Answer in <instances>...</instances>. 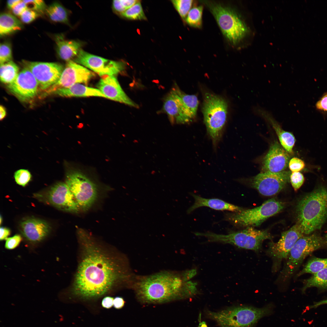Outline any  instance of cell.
I'll use <instances>...</instances> for the list:
<instances>
[{
	"label": "cell",
	"instance_id": "4316f807",
	"mask_svg": "<svg viewBox=\"0 0 327 327\" xmlns=\"http://www.w3.org/2000/svg\"><path fill=\"white\" fill-rule=\"evenodd\" d=\"M45 12L53 21L68 24V12L62 5L58 2H54L46 7Z\"/></svg>",
	"mask_w": 327,
	"mask_h": 327
},
{
	"label": "cell",
	"instance_id": "44dd1931",
	"mask_svg": "<svg viewBox=\"0 0 327 327\" xmlns=\"http://www.w3.org/2000/svg\"><path fill=\"white\" fill-rule=\"evenodd\" d=\"M20 230L29 241L40 242L49 234L51 227L46 221L38 219L29 217L22 220L20 223Z\"/></svg>",
	"mask_w": 327,
	"mask_h": 327
},
{
	"label": "cell",
	"instance_id": "8fae6325",
	"mask_svg": "<svg viewBox=\"0 0 327 327\" xmlns=\"http://www.w3.org/2000/svg\"><path fill=\"white\" fill-rule=\"evenodd\" d=\"M303 235L296 223L289 230L282 232L278 242L270 243L266 253L272 260V269L274 271L279 268L283 260L287 259L293 246Z\"/></svg>",
	"mask_w": 327,
	"mask_h": 327
},
{
	"label": "cell",
	"instance_id": "d6986e66",
	"mask_svg": "<svg viewBox=\"0 0 327 327\" xmlns=\"http://www.w3.org/2000/svg\"><path fill=\"white\" fill-rule=\"evenodd\" d=\"M97 87L105 98L131 106L138 107L124 92L115 76H102L97 84Z\"/></svg>",
	"mask_w": 327,
	"mask_h": 327
},
{
	"label": "cell",
	"instance_id": "6da1fadb",
	"mask_svg": "<svg viewBox=\"0 0 327 327\" xmlns=\"http://www.w3.org/2000/svg\"><path fill=\"white\" fill-rule=\"evenodd\" d=\"M77 235L81 257L72 288L73 295L94 299L116 287L132 284L135 278L126 259L109 252L85 230L78 229Z\"/></svg>",
	"mask_w": 327,
	"mask_h": 327
},
{
	"label": "cell",
	"instance_id": "ffe728a7",
	"mask_svg": "<svg viewBox=\"0 0 327 327\" xmlns=\"http://www.w3.org/2000/svg\"><path fill=\"white\" fill-rule=\"evenodd\" d=\"M290 159L289 154L279 143L276 141L271 146L264 157L262 168L264 172H281L287 167Z\"/></svg>",
	"mask_w": 327,
	"mask_h": 327
},
{
	"label": "cell",
	"instance_id": "681fc988",
	"mask_svg": "<svg viewBox=\"0 0 327 327\" xmlns=\"http://www.w3.org/2000/svg\"><path fill=\"white\" fill-rule=\"evenodd\" d=\"M325 304H327V299L314 303L313 305L310 306L309 308L310 309L315 308Z\"/></svg>",
	"mask_w": 327,
	"mask_h": 327
},
{
	"label": "cell",
	"instance_id": "277c9868",
	"mask_svg": "<svg viewBox=\"0 0 327 327\" xmlns=\"http://www.w3.org/2000/svg\"><path fill=\"white\" fill-rule=\"evenodd\" d=\"M273 308L271 304L261 308L238 306L217 312L208 311L207 315L220 327H253L260 319L271 314Z\"/></svg>",
	"mask_w": 327,
	"mask_h": 327
},
{
	"label": "cell",
	"instance_id": "8992f818",
	"mask_svg": "<svg viewBox=\"0 0 327 327\" xmlns=\"http://www.w3.org/2000/svg\"><path fill=\"white\" fill-rule=\"evenodd\" d=\"M227 104L225 100L210 93L205 94L203 106L204 121L213 144L220 140L227 117Z\"/></svg>",
	"mask_w": 327,
	"mask_h": 327
},
{
	"label": "cell",
	"instance_id": "9a60e30c",
	"mask_svg": "<svg viewBox=\"0 0 327 327\" xmlns=\"http://www.w3.org/2000/svg\"><path fill=\"white\" fill-rule=\"evenodd\" d=\"M291 174L290 172L286 171L277 173L261 172L253 177L251 185L262 195L272 196L284 187L290 180Z\"/></svg>",
	"mask_w": 327,
	"mask_h": 327
},
{
	"label": "cell",
	"instance_id": "f907efd6",
	"mask_svg": "<svg viewBox=\"0 0 327 327\" xmlns=\"http://www.w3.org/2000/svg\"><path fill=\"white\" fill-rule=\"evenodd\" d=\"M0 114L1 120H3L6 116V112L5 107L2 105L0 106Z\"/></svg>",
	"mask_w": 327,
	"mask_h": 327
},
{
	"label": "cell",
	"instance_id": "c3c4849f",
	"mask_svg": "<svg viewBox=\"0 0 327 327\" xmlns=\"http://www.w3.org/2000/svg\"><path fill=\"white\" fill-rule=\"evenodd\" d=\"M21 0H9L7 1V5L8 8L12 9Z\"/></svg>",
	"mask_w": 327,
	"mask_h": 327
},
{
	"label": "cell",
	"instance_id": "8d00e7d4",
	"mask_svg": "<svg viewBox=\"0 0 327 327\" xmlns=\"http://www.w3.org/2000/svg\"><path fill=\"white\" fill-rule=\"evenodd\" d=\"M12 58V50L10 44L7 42L1 43L0 45V64L11 61Z\"/></svg>",
	"mask_w": 327,
	"mask_h": 327
},
{
	"label": "cell",
	"instance_id": "484cf974",
	"mask_svg": "<svg viewBox=\"0 0 327 327\" xmlns=\"http://www.w3.org/2000/svg\"><path fill=\"white\" fill-rule=\"evenodd\" d=\"M21 22L14 15L2 13L0 16V35L4 36L21 30Z\"/></svg>",
	"mask_w": 327,
	"mask_h": 327
},
{
	"label": "cell",
	"instance_id": "f546056e",
	"mask_svg": "<svg viewBox=\"0 0 327 327\" xmlns=\"http://www.w3.org/2000/svg\"><path fill=\"white\" fill-rule=\"evenodd\" d=\"M327 268V258L313 257L309 259L302 269L297 274V276L304 274H315Z\"/></svg>",
	"mask_w": 327,
	"mask_h": 327
},
{
	"label": "cell",
	"instance_id": "7bdbcfd3",
	"mask_svg": "<svg viewBox=\"0 0 327 327\" xmlns=\"http://www.w3.org/2000/svg\"><path fill=\"white\" fill-rule=\"evenodd\" d=\"M27 8L23 0H21L12 9L14 14L20 16L22 12Z\"/></svg>",
	"mask_w": 327,
	"mask_h": 327
},
{
	"label": "cell",
	"instance_id": "f35d334b",
	"mask_svg": "<svg viewBox=\"0 0 327 327\" xmlns=\"http://www.w3.org/2000/svg\"><path fill=\"white\" fill-rule=\"evenodd\" d=\"M290 180L294 189L296 191L302 185L305 178L303 175L299 172H292L290 175Z\"/></svg>",
	"mask_w": 327,
	"mask_h": 327
},
{
	"label": "cell",
	"instance_id": "e0dca14e",
	"mask_svg": "<svg viewBox=\"0 0 327 327\" xmlns=\"http://www.w3.org/2000/svg\"><path fill=\"white\" fill-rule=\"evenodd\" d=\"M47 198L51 205L61 210L74 213L81 211L65 183L59 182L53 185L48 191Z\"/></svg>",
	"mask_w": 327,
	"mask_h": 327
},
{
	"label": "cell",
	"instance_id": "7dc6e473",
	"mask_svg": "<svg viewBox=\"0 0 327 327\" xmlns=\"http://www.w3.org/2000/svg\"><path fill=\"white\" fill-rule=\"evenodd\" d=\"M0 231L1 240L6 239L10 233V230L8 228L3 227H0Z\"/></svg>",
	"mask_w": 327,
	"mask_h": 327
},
{
	"label": "cell",
	"instance_id": "f5cc1de1",
	"mask_svg": "<svg viewBox=\"0 0 327 327\" xmlns=\"http://www.w3.org/2000/svg\"><path fill=\"white\" fill-rule=\"evenodd\" d=\"M324 243L327 244V234H325L324 239Z\"/></svg>",
	"mask_w": 327,
	"mask_h": 327
},
{
	"label": "cell",
	"instance_id": "603a6c76",
	"mask_svg": "<svg viewBox=\"0 0 327 327\" xmlns=\"http://www.w3.org/2000/svg\"><path fill=\"white\" fill-rule=\"evenodd\" d=\"M194 202L193 204L187 210V213H190L198 208L206 206L218 210H228L233 212H237L242 210V208L233 204L217 198L207 199L192 193Z\"/></svg>",
	"mask_w": 327,
	"mask_h": 327
},
{
	"label": "cell",
	"instance_id": "60d3db41",
	"mask_svg": "<svg viewBox=\"0 0 327 327\" xmlns=\"http://www.w3.org/2000/svg\"><path fill=\"white\" fill-rule=\"evenodd\" d=\"M289 166L292 172H298L302 170L305 167L304 161L297 157H293L289 161Z\"/></svg>",
	"mask_w": 327,
	"mask_h": 327
},
{
	"label": "cell",
	"instance_id": "e575fe53",
	"mask_svg": "<svg viewBox=\"0 0 327 327\" xmlns=\"http://www.w3.org/2000/svg\"><path fill=\"white\" fill-rule=\"evenodd\" d=\"M14 177L17 184L25 187L31 180V175L28 170L21 169L15 173Z\"/></svg>",
	"mask_w": 327,
	"mask_h": 327
},
{
	"label": "cell",
	"instance_id": "816d5d0a",
	"mask_svg": "<svg viewBox=\"0 0 327 327\" xmlns=\"http://www.w3.org/2000/svg\"><path fill=\"white\" fill-rule=\"evenodd\" d=\"M198 327H208L206 323L203 321L201 322L199 324Z\"/></svg>",
	"mask_w": 327,
	"mask_h": 327
},
{
	"label": "cell",
	"instance_id": "d590c367",
	"mask_svg": "<svg viewBox=\"0 0 327 327\" xmlns=\"http://www.w3.org/2000/svg\"><path fill=\"white\" fill-rule=\"evenodd\" d=\"M139 0H117L113 1V8L116 12L121 14L131 7Z\"/></svg>",
	"mask_w": 327,
	"mask_h": 327
},
{
	"label": "cell",
	"instance_id": "db71d44e",
	"mask_svg": "<svg viewBox=\"0 0 327 327\" xmlns=\"http://www.w3.org/2000/svg\"><path fill=\"white\" fill-rule=\"evenodd\" d=\"M2 218L1 216V217H0V224H1L2 223Z\"/></svg>",
	"mask_w": 327,
	"mask_h": 327
},
{
	"label": "cell",
	"instance_id": "4dcf8cb0",
	"mask_svg": "<svg viewBox=\"0 0 327 327\" xmlns=\"http://www.w3.org/2000/svg\"><path fill=\"white\" fill-rule=\"evenodd\" d=\"M173 89L181 98L193 118L196 116L199 103L197 96L194 95L186 94L180 90L177 86Z\"/></svg>",
	"mask_w": 327,
	"mask_h": 327
},
{
	"label": "cell",
	"instance_id": "d6a6232c",
	"mask_svg": "<svg viewBox=\"0 0 327 327\" xmlns=\"http://www.w3.org/2000/svg\"><path fill=\"white\" fill-rule=\"evenodd\" d=\"M121 14L123 17L130 20L147 19L140 1Z\"/></svg>",
	"mask_w": 327,
	"mask_h": 327
},
{
	"label": "cell",
	"instance_id": "52a82bcc",
	"mask_svg": "<svg viewBox=\"0 0 327 327\" xmlns=\"http://www.w3.org/2000/svg\"><path fill=\"white\" fill-rule=\"evenodd\" d=\"M324 243V239L315 234L299 239L290 251L276 282H283L288 280L304 259Z\"/></svg>",
	"mask_w": 327,
	"mask_h": 327
},
{
	"label": "cell",
	"instance_id": "ac0fdd59",
	"mask_svg": "<svg viewBox=\"0 0 327 327\" xmlns=\"http://www.w3.org/2000/svg\"><path fill=\"white\" fill-rule=\"evenodd\" d=\"M163 109L172 124H184L193 119L181 98L173 89L165 98Z\"/></svg>",
	"mask_w": 327,
	"mask_h": 327
},
{
	"label": "cell",
	"instance_id": "bcb514c9",
	"mask_svg": "<svg viewBox=\"0 0 327 327\" xmlns=\"http://www.w3.org/2000/svg\"><path fill=\"white\" fill-rule=\"evenodd\" d=\"M125 301L123 298L121 297H116L114 299L113 306L117 309L122 308L124 306Z\"/></svg>",
	"mask_w": 327,
	"mask_h": 327
},
{
	"label": "cell",
	"instance_id": "9c48e42d",
	"mask_svg": "<svg viewBox=\"0 0 327 327\" xmlns=\"http://www.w3.org/2000/svg\"><path fill=\"white\" fill-rule=\"evenodd\" d=\"M65 183L81 211L88 210L98 198L99 190L97 185L80 171L72 169L68 171Z\"/></svg>",
	"mask_w": 327,
	"mask_h": 327
},
{
	"label": "cell",
	"instance_id": "b9f144b4",
	"mask_svg": "<svg viewBox=\"0 0 327 327\" xmlns=\"http://www.w3.org/2000/svg\"><path fill=\"white\" fill-rule=\"evenodd\" d=\"M5 244V248L8 249H12L16 247L21 240V236L16 234L12 237L7 238Z\"/></svg>",
	"mask_w": 327,
	"mask_h": 327
},
{
	"label": "cell",
	"instance_id": "ba28073f",
	"mask_svg": "<svg viewBox=\"0 0 327 327\" xmlns=\"http://www.w3.org/2000/svg\"><path fill=\"white\" fill-rule=\"evenodd\" d=\"M284 204L275 198L267 200L261 206L252 209L226 214L225 220L235 226H256L281 211Z\"/></svg>",
	"mask_w": 327,
	"mask_h": 327
},
{
	"label": "cell",
	"instance_id": "7c38bea8",
	"mask_svg": "<svg viewBox=\"0 0 327 327\" xmlns=\"http://www.w3.org/2000/svg\"><path fill=\"white\" fill-rule=\"evenodd\" d=\"M73 61L89 68L101 77L117 75L123 71L126 65V63L123 61L106 59L89 53L82 49Z\"/></svg>",
	"mask_w": 327,
	"mask_h": 327
},
{
	"label": "cell",
	"instance_id": "4fadbf2b",
	"mask_svg": "<svg viewBox=\"0 0 327 327\" xmlns=\"http://www.w3.org/2000/svg\"><path fill=\"white\" fill-rule=\"evenodd\" d=\"M22 63L25 68L32 73L39 87L45 91L57 82L64 68L61 64L57 63L24 60Z\"/></svg>",
	"mask_w": 327,
	"mask_h": 327
},
{
	"label": "cell",
	"instance_id": "f1b7e54d",
	"mask_svg": "<svg viewBox=\"0 0 327 327\" xmlns=\"http://www.w3.org/2000/svg\"><path fill=\"white\" fill-rule=\"evenodd\" d=\"M314 287L322 289H327V268L306 280L302 291L304 292L308 288Z\"/></svg>",
	"mask_w": 327,
	"mask_h": 327
},
{
	"label": "cell",
	"instance_id": "2e32d148",
	"mask_svg": "<svg viewBox=\"0 0 327 327\" xmlns=\"http://www.w3.org/2000/svg\"><path fill=\"white\" fill-rule=\"evenodd\" d=\"M38 87L35 76L25 68L19 72L15 80L7 85L11 93L20 100L25 102L30 101L36 97Z\"/></svg>",
	"mask_w": 327,
	"mask_h": 327
},
{
	"label": "cell",
	"instance_id": "1f68e13d",
	"mask_svg": "<svg viewBox=\"0 0 327 327\" xmlns=\"http://www.w3.org/2000/svg\"><path fill=\"white\" fill-rule=\"evenodd\" d=\"M203 7L199 6L191 9L185 19L190 26L196 28H200L202 25Z\"/></svg>",
	"mask_w": 327,
	"mask_h": 327
},
{
	"label": "cell",
	"instance_id": "83f0119b",
	"mask_svg": "<svg viewBox=\"0 0 327 327\" xmlns=\"http://www.w3.org/2000/svg\"><path fill=\"white\" fill-rule=\"evenodd\" d=\"M19 73L18 67L12 61L0 64V78L3 83L8 85L12 83Z\"/></svg>",
	"mask_w": 327,
	"mask_h": 327
},
{
	"label": "cell",
	"instance_id": "74e56055",
	"mask_svg": "<svg viewBox=\"0 0 327 327\" xmlns=\"http://www.w3.org/2000/svg\"><path fill=\"white\" fill-rule=\"evenodd\" d=\"M27 8L36 12L42 13L45 12L46 8L44 1L42 0H23Z\"/></svg>",
	"mask_w": 327,
	"mask_h": 327
},
{
	"label": "cell",
	"instance_id": "ab89813d",
	"mask_svg": "<svg viewBox=\"0 0 327 327\" xmlns=\"http://www.w3.org/2000/svg\"><path fill=\"white\" fill-rule=\"evenodd\" d=\"M39 15L38 12L27 8L20 16L21 21L25 23H29L35 19Z\"/></svg>",
	"mask_w": 327,
	"mask_h": 327
},
{
	"label": "cell",
	"instance_id": "f6af8a7d",
	"mask_svg": "<svg viewBox=\"0 0 327 327\" xmlns=\"http://www.w3.org/2000/svg\"><path fill=\"white\" fill-rule=\"evenodd\" d=\"M114 300V298L111 296H107L104 297L102 301V306L107 309L111 308L113 306Z\"/></svg>",
	"mask_w": 327,
	"mask_h": 327
},
{
	"label": "cell",
	"instance_id": "ee69618b",
	"mask_svg": "<svg viewBox=\"0 0 327 327\" xmlns=\"http://www.w3.org/2000/svg\"><path fill=\"white\" fill-rule=\"evenodd\" d=\"M316 106L319 109L327 111V94L317 102Z\"/></svg>",
	"mask_w": 327,
	"mask_h": 327
},
{
	"label": "cell",
	"instance_id": "3957f363",
	"mask_svg": "<svg viewBox=\"0 0 327 327\" xmlns=\"http://www.w3.org/2000/svg\"><path fill=\"white\" fill-rule=\"evenodd\" d=\"M296 210L297 224L304 235L320 229L327 217V189L320 187L305 195Z\"/></svg>",
	"mask_w": 327,
	"mask_h": 327
},
{
	"label": "cell",
	"instance_id": "cb8c5ba5",
	"mask_svg": "<svg viewBox=\"0 0 327 327\" xmlns=\"http://www.w3.org/2000/svg\"><path fill=\"white\" fill-rule=\"evenodd\" d=\"M52 93L65 97L95 96L105 97L97 88L88 87L80 84H75L68 88L58 89Z\"/></svg>",
	"mask_w": 327,
	"mask_h": 327
},
{
	"label": "cell",
	"instance_id": "5bb4252c",
	"mask_svg": "<svg viewBox=\"0 0 327 327\" xmlns=\"http://www.w3.org/2000/svg\"><path fill=\"white\" fill-rule=\"evenodd\" d=\"M94 76L93 72L70 60L67 62L57 82L45 91L48 94H50L58 89L68 88L75 84H87Z\"/></svg>",
	"mask_w": 327,
	"mask_h": 327
},
{
	"label": "cell",
	"instance_id": "7402d4cb",
	"mask_svg": "<svg viewBox=\"0 0 327 327\" xmlns=\"http://www.w3.org/2000/svg\"><path fill=\"white\" fill-rule=\"evenodd\" d=\"M54 39L58 55L64 61L71 60L81 49L82 43L80 41L66 40L61 34L56 35Z\"/></svg>",
	"mask_w": 327,
	"mask_h": 327
},
{
	"label": "cell",
	"instance_id": "836d02e7",
	"mask_svg": "<svg viewBox=\"0 0 327 327\" xmlns=\"http://www.w3.org/2000/svg\"><path fill=\"white\" fill-rule=\"evenodd\" d=\"M174 8L182 18L185 20L191 9L192 0H173L171 1Z\"/></svg>",
	"mask_w": 327,
	"mask_h": 327
},
{
	"label": "cell",
	"instance_id": "d4e9b609",
	"mask_svg": "<svg viewBox=\"0 0 327 327\" xmlns=\"http://www.w3.org/2000/svg\"><path fill=\"white\" fill-rule=\"evenodd\" d=\"M260 114H262L263 115H264V117L269 120L276 132L282 147L289 154H292L293 148L296 142V139L293 134L291 132L283 130L266 112L262 110Z\"/></svg>",
	"mask_w": 327,
	"mask_h": 327
},
{
	"label": "cell",
	"instance_id": "30bf717a",
	"mask_svg": "<svg viewBox=\"0 0 327 327\" xmlns=\"http://www.w3.org/2000/svg\"><path fill=\"white\" fill-rule=\"evenodd\" d=\"M210 7L223 34L230 42L235 44L245 36L247 27L234 11L219 4Z\"/></svg>",
	"mask_w": 327,
	"mask_h": 327
},
{
	"label": "cell",
	"instance_id": "5b68a950",
	"mask_svg": "<svg viewBox=\"0 0 327 327\" xmlns=\"http://www.w3.org/2000/svg\"><path fill=\"white\" fill-rule=\"evenodd\" d=\"M194 234L197 236L206 238L209 242L229 244L239 248L256 252H258L260 250L264 240L272 238L267 230H258L251 227L225 235L210 232H196Z\"/></svg>",
	"mask_w": 327,
	"mask_h": 327
},
{
	"label": "cell",
	"instance_id": "7a4b0ae2",
	"mask_svg": "<svg viewBox=\"0 0 327 327\" xmlns=\"http://www.w3.org/2000/svg\"><path fill=\"white\" fill-rule=\"evenodd\" d=\"M137 298L143 303L160 304L193 296L195 286L181 274L163 271L138 277L132 286Z\"/></svg>",
	"mask_w": 327,
	"mask_h": 327
}]
</instances>
